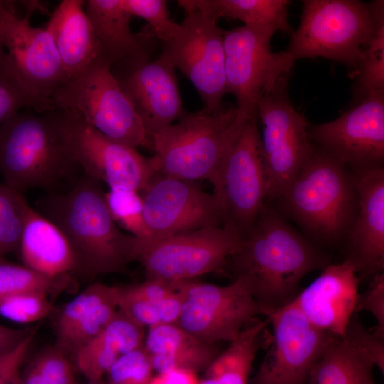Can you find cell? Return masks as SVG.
Instances as JSON below:
<instances>
[{"label":"cell","instance_id":"14","mask_svg":"<svg viewBox=\"0 0 384 384\" xmlns=\"http://www.w3.org/2000/svg\"><path fill=\"white\" fill-rule=\"evenodd\" d=\"M182 307L176 324L206 343L231 342L262 314L244 281L225 286L186 280L178 282Z\"/></svg>","mask_w":384,"mask_h":384},{"label":"cell","instance_id":"20","mask_svg":"<svg viewBox=\"0 0 384 384\" xmlns=\"http://www.w3.org/2000/svg\"><path fill=\"white\" fill-rule=\"evenodd\" d=\"M350 170L358 209L343 245V261L353 267L361 280H371L384 270V167Z\"/></svg>","mask_w":384,"mask_h":384},{"label":"cell","instance_id":"32","mask_svg":"<svg viewBox=\"0 0 384 384\" xmlns=\"http://www.w3.org/2000/svg\"><path fill=\"white\" fill-rule=\"evenodd\" d=\"M70 282V277H53L25 265L0 260V296L28 292L50 294L63 289Z\"/></svg>","mask_w":384,"mask_h":384},{"label":"cell","instance_id":"26","mask_svg":"<svg viewBox=\"0 0 384 384\" xmlns=\"http://www.w3.org/2000/svg\"><path fill=\"white\" fill-rule=\"evenodd\" d=\"M144 346L156 373L183 370L197 374L204 371L220 353L215 343L198 340L176 324L149 328Z\"/></svg>","mask_w":384,"mask_h":384},{"label":"cell","instance_id":"8","mask_svg":"<svg viewBox=\"0 0 384 384\" xmlns=\"http://www.w3.org/2000/svg\"><path fill=\"white\" fill-rule=\"evenodd\" d=\"M23 2L26 13L19 16L13 1L0 0L4 62L33 100L37 112L43 113L55 110L53 97L65 77L51 33L30 23L31 14L42 6L38 1Z\"/></svg>","mask_w":384,"mask_h":384},{"label":"cell","instance_id":"18","mask_svg":"<svg viewBox=\"0 0 384 384\" xmlns=\"http://www.w3.org/2000/svg\"><path fill=\"white\" fill-rule=\"evenodd\" d=\"M74 156L83 174L109 189L140 193L156 174L152 158L114 142L93 128L68 117Z\"/></svg>","mask_w":384,"mask_h":384},{"label":"cell","instance_id":"23","mask_svg":"<svg viewBox=\"0 0 384 384\" xmlns=\"http://www.w3.org/2000/svg\"><path fill=\"white\" fill-rule=\"evenodd\" d=\"M85 3L83 0L61 1L46 27L59 53L65 82L99 63H107L85 12Z\"/></svg>","mask_w":384,"mask_h":384},{"label":"cell","instance_id":"16","mask_svg":"<svg viewBox=\"0 0 384 384\" xmlns=\"http://www.w3.org/2000/svg\"><path fill=\"white\" fill-rule=\"evenodd\" d=\"M312 143L350 169L383 166L384 90L373 91L337 119L309 123Z\"/></svg>","mask_w":384,"mask_h":384},{"label":"cell","instance_id":"33","mask_svg":"<svg viewBox=\"0 0 384 384\" xmlns=\"http://www.w3.org/2000/svg\"><path fill=\"white\" fill-rule=\"evenodd\" d=\"M105 200L110 214L117 226L124 228L140 242L151 240L144 218L140 193L124 189H109L105 192Z\"/></svg>","mask_w":384,"mask_h":384},{"label":"cell","instance_id":"1","mask_svg":"<svg viewBox=\"0 0 384 384\" xmlns=\"http://www.w3.org/2000/svg\"><path fill=\"white\" fill-rule=\"evenodd\" d=\"M330 263L328 251L297 231L277 209L265 203L223 270L233 280L245 282L266 315L294 299L304 277Z\"/></svg>","mask_w":384,"mask_h":384},{"label":"cell","instance_id":"30","mask_svg":"<svg viewBox=\"0 0 384 384\" xmlns=\"http://www.w3.org/2000/svg\"><path fill=\"white\" fill-rule=\"evenodd\" d=\"M373 363L345 336L336 337L311 369L305 384H378Z\"/></svg>","mask_w":384,"mask_h":384},{"label":"cell","instance_id":"11","mask_svg":"<svg viewBox=\"0 0 384 384\" xmlns=\"http://www.w3.org/2000/svg\"><path fill=\"white\" fill-rule=\"evenodd\" d=\"M208 180L223 208V226L243 239L251 230L267 201L257 121L250 119L245 123Z\"/></svg>","mask_w":384,"mask_h":384},{"label":"cell","instance_id":"9","mask_svg":"<svg viewBox=\"0 0 384 384\" xmlns=\"http://www.w3.org/2000/svg\"><path fill=\"white\" fill-rule=\"evenodd\" d=\"M289 78L281 79L257 103L267 200L275 201L284 193L314 149L309 122L291 102Z\"/></svg>","mask_w":384,"mask_h":384},{"label":"cell","instance_id":"31","mask_svg":"<svg viewBox=\"0 0 384 384\" xmlns=\"http://www.w3.org/2000/svg\"><path fill=\"white\" fill-rule=\"evenodd\" d=\"M370 5L374 17V33L354 77L353 105L370 92L384 90V1H373Z\"/></svg>","mask_w":384,"mask_h":384},{"label":"cell","instance_id":"25","mask_svg":"<svg viewBox=\"0 0 384 384\" xmlns=\"http://www.w3.org/2000/svg\"><path fill=\"white\" fill-rule=\"evenodd\" d=\"M18 249L25 266L46 275L66 277L78 271L75 252L65 235L29 204Z\"/></svg>","mask_w":384,"mask_h":384},{"label":"cell","instance_id":"36","mask_svg":"<svg viewBox=\"0 0 384 384\" xmlns=\"http://www.w3.org/2000/svg\"><path fill=\"white\" fill-rule=\"evenodd\" d=\"M48 294L28 292L0 296V315L12 321L29 324L44 319L53 310Z\"/></svg>","mask_w":384,"mask_h":384},{"label":"cell","instance_id":"43","mask_svg":"<svg viewBox=\"0 0 384 384\" xmlns=\"http://www.w3.org/2000/svg\"><path fill=\"white\" fill-rule=\"evenodd\" d=\"M33 329V328L15 329L0 324V356L14 349Z\"/></svg>","mask_w":384,"mask_h":384},{"label":"cell","instance_id":"2","mask_svg":"<svg viewBox=\"0 0 384 384\" xmlns=\"http://www.w3.org/2000/svg\"><path fill=\"white\" fill-rule=\"evenodd\" d=\"M65 235L78 272L89 277L123 272L137 261L139 241L122 232L107 209L100 182L83 174L66 191L47 193L36 209Z\"/></svg>","mask_w":384,"mask_h":384},{"label":"cell","instance_id":"24","mask_svg":"<svg viewBox=\"0 0 384 384\" xmlns=\"http://www.w3.org/2000/svg\"><path fill=\"white\" fill-rule=\"evenodd\" d=\"M85 8L111 68L151 60V41L154 36L148 27L140 33L132 31V16L122 0H89Z\"/></svg>","mask_w":384,"mask_h":384},{"label":"cell","instance_id":"27","mask_svg":"<svg viewBox=\"0 0 384 384\" xmlns=\"http://www.w3.org/2000/svg\"><path fill=\"white\" fill-rule=\"evenodd\" d=\"M144 327L118 309L108 324L75 354L79 370L88 381H100L121 356L144 344Z\"/></svg>","mask_w":384,"mask_h":384},{"label":"cell","instance_id":"42","mask_svg":"<svg viewBox=\"0 0 384 384\" xmlns=\"http://www.w3.org/2000/svg\"><path fill=\"white\" fill-rule=\"evenodd\" d=\"M36 333H31L14 349L0 356V384H20L21 368Z\"/></svg>","mask_w":384,"mask_h":384},{"label":"cell","instance_id":"12","mask_svg":"<svg viewBox=\"0 0 384 384\" xmlns=\"http://www.w3.org/2000/svg\"><path fill=\"white\" fill-rule=\"evenodd\" d=\"M242 240L226 227H205L139 242L137 261L146 279L174 284L223 270Z\"/></svg>","mask_w":384,"mask_h":384},{"label":"cell","instance_id":"35","mask_svg":"<svg viewBox=\"0 0 384 384\" xmlns=\"http://www.w3.org/2000/svg\"><path fill=\"white\" fill-rule=\"evenodd\" d=\"M68 358L56 346L43 351L21 372L20 384H75Z\"/></svg>","mask_w":384,"mask_h":384},{"label":"cell","instance_id":"10","mask_svg":"<svg viewBox=\"0 0 384 384\" xmlns=\"http://www.w3.org/2000/svg\"><path fill=\"white\" fill-rule=\"evenodd\" d=\"M278 30L270 26L244 25L223 32L227 93L250 119L258 121L257 103L284 77L296 60L287 50L273 52L271 39Z\"/></svg>","mask_w":384,"mask_h":384},{"label":"cell","instance_id":"37","mask_svg":"<svg viewBox=\"0 0 384 384\" xmlns=\"http://www.w3.org/2000/svg\"><path fill=\"white\" fill-rule=\"evenodd\" d=\"M153 366L144 344L119 358L106 373L105 384H149Z\"/></svg>","mask_w":384,"mask_h":384},{"label":"cell","instance_id":"3","mask_svg":"<svg viewBox=\"0 0 384 384\" xmlns=\"http://www.w3.org/2000/svg\"><path fill=\"white\" fill-rule=\"evenodd\" d=\"M78 169L70 122L62 112L21 111L0 126V174L10 188L58 191Z\"/></svg>","mask_w":384,"mask_h":384},{"label":"cell","instance_id":"41","mask_svg":"<svg viewBox=\"0 0 384 384\" xmlns=\"http://www.w3.org/2000/svg\"><path fill=\"white\" fill-rule=\"evenodd\" d=\"M366 311L372 314L376 321L373 333L384 339V273L376 274L368 289L358 294L355 312Z\"/></svg>","mask_w":384,"mask_h":384},{"label":"cell","instance_id":"4","mask_svg":"<svg viewBox=\"0 0 384 384\" xmlns=\"http://www.w3.org/2000/svg\"><path fill=\"white\" fill-rule=\"evenodd\" d=\"M275 201L282 214L326 251L344 245L358 209L351 171L314 144L292 183Z\"/></svg>","mask_w":384,"mask_h":384},{"label":"cell","instance_id":"38","mask_svg":"<svg viewBox=\"0 0 384 384\" xmlns=\"http://www.w3.org/2000/svg\"><path fill=\"white\" fill-rule=\"evenodd\" d=\"M122 2L127 12L144 19L154 36L164 43L171 41L178 31L179 24L169 18L166 1L122 0Z\"/></svg>","mask_w":384,"mask_h":384},{"label":"cell","instance_id":"7","mask_svg":"<svg viewBox=\"0 0 384 384\" xmlns=\"http://www.w3.org/2000/svg\"><path fill=\"white\" fill-rule=\"evenodd\" d=\"M53 103L55 110L111 140L135 149L151 148L139 114L105 62L63 83Z\"/></svg>","mask_w":384,"mask_h":384},{"label":"cell","instance_id":"34","mask_svg":"<svg viewBox=\"0 0 384 384\" xmlns=\"http://www.w3.org/2000/svg\"><path fill=\"white\" fill-rule=\"evenodd\" d=\"M28 205L22 193L0 183V260L19 248Z\"/></svg>","mask_w":384,"mask_h":384},{"label":"cell","instance_id":"17","mask_svg":"<svg viewBox=\"0 0 384 384\" xmlns=\"http://www.w3.org/2000/svg\"><path fill=\"white\" fill-rule=\"evenodd\" d=\"M140 194L149 241L223 225V211L216 196L204 191L193 181L156 173Z\"/></svg>","mask_w":384,"mask_h":384},{"label":"cell","instance_id":"19","mask_svg":"<svg viewBox=\"0 0 384 384\" xmlns=\"http://www.w3.org/2000/svg\"><path fill=\"white\" fill-rule=\"evenodd\" d=\"M111 71L139 114L150 139L186 112L176 68L161 55L154 60L131 63Z\"/></svg>","mask_w":384,"mask_h":384},{"label":"cell","instance_id":"6","mask_svg":"<svg viewBox=\"0 0 384 384\" xmlns=\"http://www.w3.org/2000/svg\"><path fill=\"white\" fill-rule=\"evenodd\" d=\"M370 3L304 0L300 23L286 50L295 60L322 57L338 61L354 78L374 33Z\"/></svg>","mask_w":384,"mask_h":384},{"label":"cell","instance_id":"40","mask_svg":"<svg viewBox=\"0 0 384 384\" xmlns=\"http://www.w3.org/2000/svg\"><path fill=\"white\" fill-rule=\"evenodd\" d=\"M343 336L363 352L383 374L384 339L366 329L356 314L349 321Z\"/></svg>","mask_w":384,"mask_h":384},{"label":"cell","instance_id":"15","mask_svg":"<svg viewBox=\"0 0 384 384\" xmlns=\"http://www.w3.org/2000/svg\"><path fill=\"white\" fill-rule=\"evenodd\" d=\"M265 316L272 327L271 346L248 384H305L336 336L314 326L294 300Z\"/></svg>","mask_w":384,"mask_h":384},{"label":"cell","instance_id":"44","mask_svg":"<svg viewBox=\"0 0 384 384\" xmlns=\"http://www.w3.org/2000/svg\"><path fill=\"white\" fill-rule=\"evenodd\" d=\"M199 380L195 373L173 370L154 375L149 384H198Z\"/></svg>","mask_w":384,"mask_h":384},{"label":"cell","instance_id":"29","mask_svg":"<svg viewBox=\"0 0 384 384\" xmlns=\"http://www.w3.org/2000/svg\"><path fill=\"white\" fill-rule=\"evenodd\" d=\"M269 320H253L204 370L198 384H248L255 354L261 346Z\"/></svg>","mask_w":384,"mask_h":384},{"label":"cell","instance_id":"39","mask_svg":"<svg viewBox=\"0 0 384 384\" xmlns=\"http://www.w3.org/2000/svg\"><path fill=\"white\" fill-rule=\"evenodd\" d=\"M26 107L36 110L33 100L4 59L0 65V126Z\"/></svg>","mask_w":384,"mask_h":384},{"label":"cell","instance_id":"28","mask_svg":"<svg viewBox=\"0 0 384 384\" xmlns=\"http://www.w3.org/2000/svg\"><path fill=\"white\" fill-rule=\"evenodd\" d=\"M185 11H200L217 21L238 20L244 25H265L291 35L287 0H179Z\"/></svg>","mask_w":384,"mask_h":384},{"label":"cell","instance_id":"21","mask_svg":"<svg viewBox=\"0 0 384 384\" xmlns=\"http://www.w3.org/2000/svg\"><path fill=\"white\" fill-rule=\"evenodd\" d=\"M360 281L348 262L330 263L294 302L314 326L342 338L356 314Z\"/></svg>","mask_w":384,"mask_h":384},{"label":"cell","instance_id":"22","mask_svg":"<svg viewBox=\"0 0 384 384\" xmlns=\"http://www.w3.org/2000/svg\"><path fill=\"white\" fill-rule=\"evenodd\" d=\"M117 311V286L89 285L63 308L56 324V347L68 357H75Z\"/></svg>","mask_w":384,"mask_h":384},{"label":"cell","instance_id":"45","mask_svg":"<svg viewBox=\"0 0 384 384\" xmlns=\"http://www.w3.org/2000/svg\"><path fill=\"white\" fill-rule=\"evenodd\" d=\"M5 55H6V51L0 38V65L4 60L5 58Z\"/></svg>","mask_w":384,"mask_h":384},{"label":"cell","instance_id":"46","mask_svg":"<svg viewBox=\"0 0 384 384\" xmlns=\"http://www.w3.org/2000/svg\"><path fill=\"white\" fill-rule=\"evenodd\" d=\"M85 384H105V383L104 382V380H102L100 381H88V383Z\"/></svg>","mask_w":384,"mask_h":384},{"label":"cell","instance_id":"5","mask_svg":"<svg viewBox=\"0 0 384 384\" xmlns=\"http://www.w3.org/2000/svg\"><path fill=\"white\" fill-rule=\"evenodd\" d=\"M248 120L234 105L215 114L204 108L186 112L151 139L156 173L193 182L208 180Z\"/></svg>","mask_w":384,"mask_h":384},{"label":"cell","instance_id":"13","mask_svg":"<svg viewBox=\"0 0 384 384\" xmlns=\"http://www.w3.org/2000/svg\"><path fill=\"white\" fill-rule=\"evenodd\" d=\"M215 19L200 11H186L172 39L164 43L161 55L191 82L204 109L219 113L225 106L223 32Z\"/></svg>","mask_w":384,"mask_h":384}]
</instances>
